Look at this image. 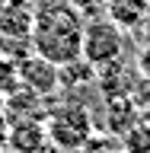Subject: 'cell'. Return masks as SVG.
<instances>
[{
  "instance_id": "3",
  "label": "cell",
  "mask_w": 150,
  "mask_h": 153,
  "mask_svg": "<svg viewBox=\"0 0 150 153\" xmlns=\"http://www.w3.org/2000/svg\"><path fill=\"white\" fill-rule=\"evenodd\" d=\"M122 45H125L122 26H115L112 19L96 16V19H90V22H83V51H80V54L93 67L115 64L118 54H122Z\"/></svg>"
},
{
  "instance_id": "7",
  "label": "cell",
  "mask_w": 150,
  "mask_h": 153,
  "mask_svg": "<svg viewBox=\"0 0 150 153\" xmlns=\"http://www.w3.org/2000/svg\"><path fill=\"white\" fill-rule=\"evenodd\" d=\"M3 128H7V112H3V105H0V134H3Z\"/></svg>"
},
{
  "instance_id": "1",
  "label": "cell",
  "mask_w": 150,
  "mask_h": 153,
  "mask_svg": "<svg viewBox=\"0 0 150 153\" xmlns=\"http://www.w3.org/2000/svg\"><path fill=\"white\" fill-rule=\"evenodd\" d=\"M32 48L35 54L54 61L57 67L83 57V16L70 0H48L32 16Z\"/></svg>"
},
{
  "instance_id": "5",
  "label": "cell",
  "mask_w": 150,
  "mask_h": 153,
  "mask_svg": "<svg viewBox=\"0 0 150 153\" xmlns=\"http://www.w3.org/2000/svg\"><path fill=\"white\" fill-rule=\"evenodd\" d=\"M105 10H109V19L122 29H134L147 16V3L144 0H105Z\"/></svg>"
},
{
  "instance_id": "4",
  "label": "cell",
  "mask_w": 150,
  "mask_h": 153,
  "mask_svg": "<svg viewBox=\"0 0 150 153\" xmlns=\"http://www.w3.org/2000/svg\"><path fill=\"white\" fill-rule=\"evenodd\" d=\"M16 70H19V86L22 89H32L38 96H51L54 89H61V67L42 54L22 57L16 64Z\"/></svg>"
},
{
  "instance_id": "6",
  "label": "cell",
  "mask_w": 150,
  "mask_h": 153,
  "mask_svg": "<svg viewBox=\"0 0 150 153\" xmlns=\"http://www.w3.org/2000/svg\"><path fill=\"white\" fill-rule=\"evenodd\" d=\"M19 89V70L7 61H0V99H7Z\"/></svg>"
},
{
  "instance_id": "2",
  "label": "cell",
  "mask_w": 150,
  "mask_h": 153,
  "mask_svg": "<svg viewBox=\"0 0 150 153\" xmlns=\"http://www.w3.org/2000/svg\"><path fill=\"white\" fill-rule=\"evenodd\" d=\"M45 134H48V143L57 147L61 153H77L80 147L93 140L90 115L80 105H61L45 115Z\"/></svg>"
}]
</instances>
